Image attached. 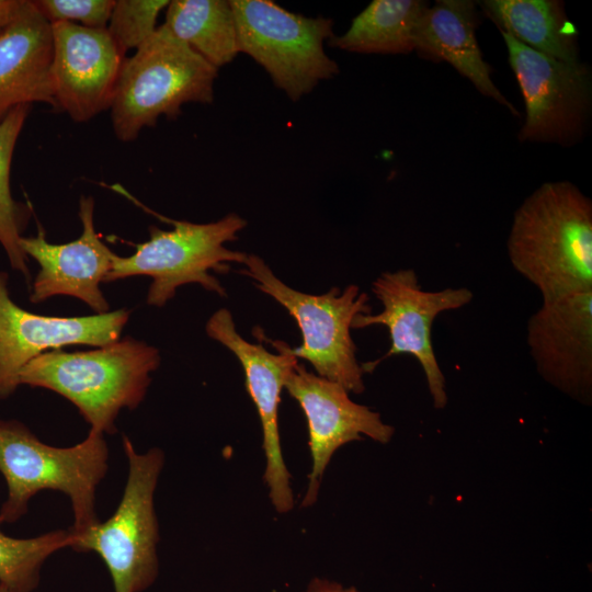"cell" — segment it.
Returning <instances> with one entry per match:
<instances>
[{"label":"cell","mask_w":592,"mask_h":592,"mask_svg":"<svg viewBox=\"0 0 592 592\" xmlns=\"http://www.w3.org/2000/svg\"><path fill=\"white\" fill-rule=\"evenodd\" d=\"M506 250L542 303L592 289L591 200L568 181L544 183L516 209Z\"/></svg>","instance_id":"6da1fadb"},{"label":"cell","mask_w":592,"mask_h":592,"mask_svg":"<svg viewBox=\"0 0 592 592\" xmlns=\"http://www.w3.org/2000/svg\"><path fill=\"white\" fill-rule=\"evenodd\" d=\"M160 361L157 348L126 337L92 350L45 352L22 368L19 383L62 396L91 430L113 434L121 410L144 400Z\"/></svg>","instance_id":"7a4b0ae2"},{"label":"cell","mask_w":592,"mask_h":592,"mask_svg":"<svg viewBox=\"0 0 592 592\" xmlns=\"http://www.w3.org/2000/svg\"><path fill=\"white\" fill-rule=\"evenodd\" d=\"M109 447L104 434L89 431L70 447L43 443L24 424L0 420V473L8 486V498L0 516L14 522L27 512L30 500L43 490L66 494L73 512L72 537L86 533L100 521L95 492L107 471Z\"/></svg>","instance_id":"3957f363"},{"label":"cell","mask_w":592,"mask_h":592,"mask_svg":"<svg viewBox=\"0 0 592 592\" xmlns=\"http://www.w3.org/2000/svg\"><path fill=\"white\" fill-rule=\"evenodd\" d=\"M218 69L161 24L126 58L110 107L116 138L135 140L161 115L175 119L185 103H212Z\"/></svg>","instance_id":"277c9868"},{"label":"cell","mask_w":592,"mask_h":592,"mask_svg":"<svg viewBox=\"0 0 592 592\" xmlns=\"http://www.w3.org/2000/svg\"><path fill=\"white\" fill-rule=\"evenodd\" d=\"M171 230L149 227V239L135 246L129 257H113L112 269L104 282L132 276L151 277L147 304L162 307L177 289L196 283L208 292L225 297L226 289L210 272L224 274L230 263L243 264L247 253L232 251L226 243L237 240L247 221L238 214H228L217 221L195 224L168 219Z\"/></svg>","instance_id":"5b68a950"},{"label":"cell","mask_w":592,"mask_h":592,"mask_svg":"<svg viewBox=\"0 0 592 592\" xmlns=\"http://www.w3.org/2000/svg\"><path fill=\"white\" fill-rule=\"evenodd\" d=\"M243 264L240 273L253 280L258 289L275 299L297 322L303 343L291 348V353L349 392H363L364 371L356 360L351 325L357 315L372 312L369 296L354 284L343 291L332 287L321 295L301 293L283 283L255 254H247Z\"/></svg>","instance_id":"8992f818"},{"label":"cell","mask_w":592,"mask_h":592,"mask_svg":"<svg viewBox=\"0 0 592 592\" xmlns=\"http://www.w3.org/2000/svg\"><path fill=\"white\" fill-rule=\"evenodd\" d=\"M128 463L122 499L110 519L72 537L70 548L92 551L107 567L115 592H143L158 574V521L153 494L163 467V452L153 447L139 454L123 435Z\"/></svg>","instance_id":"52a82bcc"},{"label":"cell","mask_w":592,"mask_h":592,"mask_svg":"<svg viewBox=\"0 0 592 592\" xmlns=\"http://www.w3.org/2000/svg\"><path fill=\"white\" fill-rule=\"evenodd\" d=\"M240 53L249 55L292 101L339 73L325 52L333 21L289 12L271 0H230Z\"/></svg>","instance_id":"ba28073f"},{"label":"cell","mask_w":592,"mask_h":592,"mask_svg":"<svg viewBox=\"0 0 592 592\" xmlns=\"http://www.w3.org/2000/svg\"><path fill=\"white\" fill-rule=\"evenodd\" d=\"M372 292L380 301L378 314L357 315L351 329L384 326L390 338L389 350L378 360L363 363L371 373L384 360L398 354H410L420 363L436 409L447 403L445 377L432 344V326L442 312L467 306L474 293L465 286L424 291L413 269H399L382 273L372 283Z\"/></svg>","instance_id":"9c48e42d"},{"label":"cell","mask_w":592,"mask_h":592,"mask_svg":"<svg viewBox=\"0 0 592 592\" xmlns=\"http://www.w3.org/2000/svg\"><path fill=\"white\" fill-rule=\"evenodd\" d=\"M501 34L525 102L526 117L519 138L558 144L578 139L591 106L589 68L557 60Z\"/></svg>","instance_id":"30bf717a"},{"label":"cell","mask_w":592,"mask_h":592,"mask_svg":"<svg viewBox=\"0 0 592 592\" xmlns=\"http://www.w3.org/2000/svg\"><path fill=\"white\" fill-rule=\"evenodd\" d=\"M207 335L226 346L239 360L246 377V388L250 395L262 426L263 449L266 457L264 479L270 499L276 511L285 513L293 508L291 475L283 459L278 430V408L282 389L297 358L291 346L283 341H271L277 353L269 352L262 344H253L237 331L230 311L226 308L215 311L206 322Z\"/></svg>","instance_id":"8fae6325"},{"label":"cell","mask_w":592,"mask_h":592,"mask_svg":"<svg viewBox=\"0 0 592 592\" xmlns=\"http://www.w3.org/2000/svg\"><path fill=\"white\" fill-rule=\"evenodd\" d=\"M130 311L80 317L44 316L16 305L0 271V400L20 386L22 368L38 355L68 345H107L119 340Z\"/></svg>","instance_id":"7c38bea8"},{"label":"cell","mask_w":592,"mask_h":592,"mask_svg":"<svg viewBox=\"0 0 592 592\" xmlns=\"http://www.w3.org/2000/svg\"><path fill=\"white\" fill-rule=\"evenodd\" d=\"M52 24L50 86L55 110L78 123L110 110L126 59L106 29Z\"/></svg>","instance_id":"4fadbf2b"},{"label":"cell","mask_w":592,"mask_h":592,"mask_svg":"<svg viewBox=\"0 0 592 592\" xmlns=\"http://www.w3.org/2000/svg\"><path fill=\"white\" fill-rule=\"evenodd\" d=\"M284 388L299 403L308 423L312 466L301 503L307 508L316 502L325 469L339 447L362 435L387 443L394 428L384 423L378 412L351 400L343 386L308 372L301 364L293 368Z\"/></svg>","instance_id":"5bb4252c"},{"label":"cell","mask_w":592,"mask_h":592,"mask_svg":"<svg viewBox=\"0 0 592 592\" xmlns=\"http://www.w3.org/2000/svg\"><path fill=\"white\" fill-rule=\"evenodd\" d=\"M79 218L81 235L70 242L56 244L47 241L39 224L36 236L21 238L22 251L39 266L30 301L39 304L54 296H71L82 300L95 314H105L110 306L100 284L110 273L115 253L95 231L92 196L80 197Z\"/></svg>","instance_id":"9a60e30c"},{"label":"cell","mask_w":592,"mask_h":592,"mask_svg":"<svg viewBox=\"0 0 592 592\" xmlns=\"http://www.w3.org/2000/svg\"><path fill=\"white\" fill-rule=\"evenodd\" d=\"M526 343L539 375L577 399L592 387V289L542 306L528 318Z\"/></svg>","instance_id":"2e32d148"},{"label":"cell","mask_w":592,"mask_h":592,"mask_svg":"<svg viewBox=\"0 0 592 592\" xmlns=\"http://www.w3.org/2000/svg\"><path fill=\"white\" fill-rule=\"evenodd\" d=\"M52 53V24L33 0H20L0 32V123L20 105L56 107L49 77Z\"/></svg>","instance_id":"e0dca14e"},{"label":"cell","mask_w":592,"mask_h":592,"mask_svg":"<svg viewBox=\"0 0 592 592\" xmlns=\"http://www.w3.org/2000/svg\"><path fill=\"white\" fill-rule=\"evenodd\" d=\"M476 5L470 0H439L428 5L417 27L414 50L423 58L447 61L480 93L517 114L494 86L491 67L483 60L476 38Z\"/></svg>","instance_id":"ac0fdd59"},{"label":"cell","mask_w":592,"mask_h":592,"mask_svg":"<svg viewBox=\"0 0 592 592\" xmlns=\"http://www.w3.org/2000/svg\"><path fill=\"white\" fill-rule=\"evenodd\" d=\"M485 12L522 44L557 60L578 64L577 30L556 0H486Z\"/></svg>","instance_id":"d6986e66"},{"label":"cell","mask_w":592,"mask_h":592,"mask_svg":"<svg viewBox=\"0 0 592 592\" xmlns=\"http://www.w3.org/2000/svg\"><path fill=\"white\" fill-rule=\"evenodd\" d=\"M426 8L420 0H374L329 45L362 54L409 53L415 48L417 27Z\"/></svg>","instance_id":"ffe728a7"},{"label":"cell","mask_w":592,"mask_h":592,"mask_svg":"<svg viewBox=\"0 0 592 592\" xmlns=\"http://www.w3.org/2000/svg\"><path fill=\"white\" fill-rule=\"evenodd\" d=\"M163 24L217 69L240 53L236 19L228 0H172Z\"/></svg>","instance_id":"44dd1931"},{"label":"cell","mask_w":592,"mask_h":592,"mask_svg":"<svg viewBox=\"0 0 592 592\" xmlns=\"http://www.w3.org/2000/svg\"><path fill=\"white\" fill-rule=\"evenodd\" d=\"M31 105H20L12 110L0 123V244L5 251L10 265L30 278L27 257L20 247L31 208L16 202L11 193L10 171L14 148Z\"/></svg>","instance_id":"7402d4cb"},{"label":"cell","mask_w":592,"mask_h":592,"mask_svg":"<svg viewBox=\"0 0 592 592\" xmlns=\"http://www.w3.org/2000/svg\"><path fill=\"white\" fill-rule=\"evenodd\" d=\"M71 543L69 530L32 538H13L0 530V584L11 592H33L38 587L46 559L57 550L70 547Z\"/></svg>","instance_id":"603a6c76"},{"label":"cell","mask_w":592,"mask_h":592,"mask_svg":"<svg viewBox=\"0 0 592 592\" xmlns=\"http://www.w3.org/2000/svg\"><path fill=\"white\" fill-rule=\"evenodd\" d=\"M168 0L115 1L106 30L123 54L137 49L157 30L159 13Z\"/></svg>","instance_id":"cb8c5ba5"},{"label":"cell","mask_w":592,"mask_h":592,"mask_svg":"<svg viewBox=\"0 0 592 592\" xmlns=\"http://www.w3.org/2000/svg\"><path fill=\"white\" fill-rule=\"evenodd\" d=\"M49 22H69L90 29H106L114 0H33Z\"/></svg>","instance_id":"d4e9b609"},{"label":"cell","mask_w":592,"mask_h":592,"mask_svg":"<svg viewBox=\"0 0 592 592\" xmlns=\"http://www.w3.org/2000/svg\"><path fill=\"white\" fill-rule=\"evenodd\" d=\"M306 592H357L355 588H343L341 584L326 580L314 579Z\"/></svg>","instance_id":"484cf974"},{"label":"cell","mask_w":592,"mask_h":592,"mask_svg":"<svg viewBox=\"0 0 592 592\" xmlns=\"http://www.w3.org/2000/svg\"><path fill=\"white\" fill-rule=\"evenodd\" d=\"M20 0H0V32L9 24L13 18Z\"/></svg>","instance_id":"4316f807"},{"label":"cell","mask_w":592,"mask_h":592,"mask_svg":"<svg viewBox=\"0 0 592 592\" xmlns=\"http://www.w3.org/2000/svg\"><path fill=\"white\" fill-rule=\"evenodd\" d=\"M0 592H11L9 589L0 584Z\"/></svg>","instance_id":"83f0119b"}]
</instances>
